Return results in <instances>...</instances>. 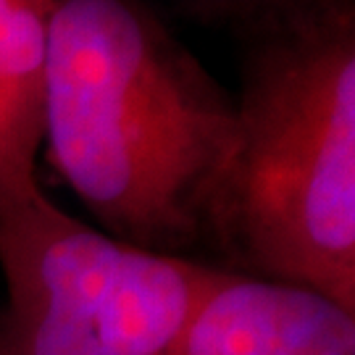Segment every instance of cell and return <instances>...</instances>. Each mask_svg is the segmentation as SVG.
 <instances>
[{"instance_id":"277c9868","label":"cell","mask_w":355,"mask_h":355,"mask_svg":"<svg viewBox=\"0 0 355 355\" xmlns=\"http://www.w3.org/2000/svg\"><path fill=\"white\" fill-rule=\"evenodd\" d=\"M164 355H355V313L313 290L221 268Z\"/></svg>"},{"instance_id":"5b68a950","label":"cell","mask_w":355,"mask_h":355,"mask_svg":"<svg viewBox=\"0 0 355 355\" xmlns=\"http://www.w3.org/2000/svg\"><path fill=\"white\" fill-rule=\"evenodd\" d=\"M51 8L53 0H0V198L37 184Z\"/></svg>"},{"instance_id":"8992f818","label":"cell","mask_w":355,"mask_h":355,"mask_svg":"<svg viewBox=\"0 0 355 355\" xmlns=\"http://www.w3.org/2000/svg\"><path fill=\"white\" fill-rule=\"evenodd\" d=\"M198 11L216 13V16H245L253 21H271L295 11L318 6L324 0H187Z\"/></svg>"},{"instance_id":"7a4b0ae2","label":"cell","mask_w":355,"mask_h":355,"mask_svg":"<svg viewBox=\"0 0 355 355\" xmlns=\"http://www.w3.org/2000/svg\"><path fill=\"white\" fill-rule=\"evenodd\" d=\"M208 245L227 271L313 290L355 313V16L324 0L263 21Z\"/></svg>"},{"instance_id":"6da1fadb","label":"cell","mask_w":355,"mask_h":355,"mask_svg":"<svg viewBox=\"0 0 355 355\" xmlns=\"http://www.w3.org/2000/svg\"><path fill=\"white\" fill-rule=\"evenodd\" d=\"M237 108L142 0H53L42 148L101 232L192 258Z\"/></svg>"},{"instance_id":"3957f363","label":"cell","mask_w":355,"mask_h":355,"mask_svg":"<svg viewBox=\"0 0 355 355\" xmlns=\"http://www.w3.org/2000/svg\"><path fill=\"white\" fill-rule=\"evenodd\" d=\"M0 355H164L221 266L150 253L32 184L0 198Z\"/></svg>"}]
</instances>
